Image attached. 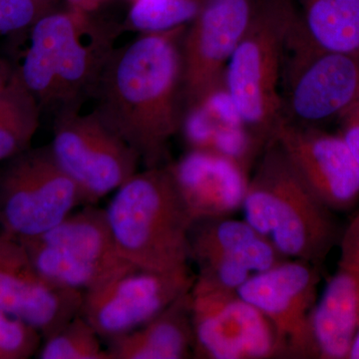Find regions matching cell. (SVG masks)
<instances>
[{
	"instance_id": "obj_1",
	"label": "cell",
	"mask_w": 359,
	"mask_h": 359,
	"mask_svg": "<svg viewBox=\"0 0 359 359\" xmlns=\"http://www.w3.org/2000/svg\"><path fill=\"white\" fill-rule=\"evenodd\" d=\"M187 25L141 33L116 47L92 98L94 111L146 168L163 166L170 141L183 124L182 40Z\"/></svg>"
},
{
	"instance_id": "obj_2",
	"label": "cell",
	"mask_w": 359,
	"mask_h": 359,
	"mask_svg": "<svg viewBox=\"0 0 359 359\" xmlns=\"http://www.w3.org/2000/svg\"><path fill=\"white\" fill-rule=\"evenodd\" d=\"M123 29L95 11L69 6L32 26L29 46L15 69L42 113L55 118L81 111L93 98Z\"/></svg>"
},
{
	"instance_id": "obj_3",
	"label": "cell",
	"mask_w": 359,
	"mask_h": 359,
	"mask_svg": "<svg viewBox=\"0 0 359 359\" xmlns=\"http://www.w3.org/2000/svg\"><path fill=\"white\" fill-rule=\"evenodd\" d=\"M105 210L118 254L135 268L169 271L189 266L195 222L168 165L137 172Z\"/></svg>"
},
{
	"instance_id": "obj_4",
	"label": "cell",
	"mask_w": 359,
	"mask_h": 359,
	"mask_svg": "<svg viewBox=\"0 0 359 359\" xmlns=\"http://www.w3.org/2000/svg\"><path fill=\"white\" fill-rule=\"evenodd\" d=\"M245 221L287 259L320 266L339 237L334 215L273 140L264 149L242 207Z\"/></svg>"
},
{
	"instance_id": "obj_5",
	"label": "cell",
	"mask_w": 359,
	"mask_h": 359,
	"mask_svg": "<svg viewBox=\"0 0 359 359\" xmlns=\"http://www.w3.org/2000/svg\"><path fill=\"white\" fill-rule=\"evenodd\" d=\"M299 16L292 0H257L226 65L224 84L245 128L264 148L283 121L280 82L285 44Z\"/></svg>"
},
{
	"instance_id": "obj_6",
	"label": "cell",
	"mask_w": 359,
	"mask_h": 359,
	"mask_svg": "<svg viewBox=\"0 0 359 359\" xmlns=\"http://www.w3.org/2000/svg\"><path fill=\"white\" fill-rule=\"evenodd\" d=\"M283 120L320 127L359 99V56L327 50L297 16L290 28L280 82Z\"/></svg>"
},
{
	"instance_id": "obj_7",
	"label": "cell",
	"mask_w": 359,
	"mask_h": 359,
	"mask_svg": "<svg viewBox=\"0 0 359 359\" xmlns=\"http://www.w3.org/2000/svg\"><path fill=\"white\" fill-rule=\"evenodd\" d=\"M85 205L50 148L28 149L0 174V229L18 240L43 235Z\"/></svg>"
},
{
	"instance_id": "obj_8",
	"label": "cell",
	"mask_w": 359,
	"mask_h": 359,
	"mask_svg": "<svg viewBox=\"0 0 359 359\" xmlns=\"http://www.w3.org/2000/svg\"><path fill=\"white\" fill-rule=\"evenodd\" d=\"M52 155L76 184L85 205H96L138 172V153L95 111L54 118Z\"/></svg>"
},
{
	"instance_id": "obj_9",
	"label": "cell",
	"mask_w": 359,
	"mask_h": 359,
	"mask_svg": "<svg viewBox=\"0 0 359 359\" xmlns=\"http://www.w3.org/2000/svg\"><path fill=\"white\" fill-rule=\"evenodd\" d=\"M189 266L173 271L133 269L84 292L80 314L103 341L134 332L193 289Z\"/></svg>"
},
{
	"instance_id": "obj_10",
	"label": "cell",
	"mask_w": 359,
	"mask_h": 359,
	"mask_svg": "<svg viewBox=\"0 0 359 359\" xmlns=\"http://www.w3.org/2000/svg\"><path fill=\"white\" fill-rule=\"evenodd\" d=\"M193 358H285L271 321L237 292L192 289Z\"/></svg>"
},
{
	"instance_id": "obj_11",
	"label": "cell",
	"mask_w": 359,
	"mask_h": 359,
	"mask_svg": "<svg viewBox=\"0 0 359 359\" xmlns=\"http://www.w3.org/2000/svg\"><path fill=\"white\" fill-rule=\"evenodd\" d=\"M256 4L257 0H203L182 40L185 112L224 83L226 65Z\"/></svg>"
},
{
	"instance_id": "obj_12",
	"label": "cell",
	"mask_w": 359,
	"mask_h": 359,
	"mask_svg": "<svg viewBox=\"0 0 359 359\" xmlns=\"http://www.w3.org/2000/svg\"><path fill=\"white\" fill-rule=\"evenodd\" d=\"M320 266L287 259L252 273L237 290L275 328L285 358H311L309 316L318 299Z\"/></svg>"
},
{
	"instance_id": "obj_13",
	"label": "cell",
	"mask_w": 359,
	"mask_h": 359,
	"mask_svg": "<svg viewBox=\"0 0 359 359\" xmlns=\"http://www.w3.org/2000/svg\"><path fill=\"white\" fill-rule=\"evenodd\" d=\"M275 140L330 211H348L358 204L359 165L339 133L283 120Z\"/></svg>"
},
{
	"instance_id": "obj_14",
	"label": "cell",
	"mask_w": 359,
	"mask_h": 359,
	"mask_svg": "<svg viewBox=\"0 0 359 359\" xmlns=\"http://www.w3.org/2000/svg\"><path fill=\"white\" fill-rule=\"evenodd\" d=\"M83 292L47 282L25 245L0 231V311L49 337L80 313Z\"/></svg>"
},
{
	"instance_id": "obj_15",
	"label": "cell",
	"mask_w": 359,
	"mask_h": 359,
	"mask_svg": "<svg viewBox=\"0 0 359 359\" xmlns=\"http://www.w3.org/2000/svg\"><path fill=\"white\" fill-rule=\"evenodd\" d=\"M168 167L194 222L231 217L242 210L250 173L235 161L190 150Z\"/></svg>"
},
{
	"instance_id": "obj_16",
	"label": "cell",
	"mask_w": 359,
	"mask_h": 359,
	"mask_svg": "<svg viewBox=\"0 0 359 359\" xmlns=\"http://www.w3.org/2000/svg\"><path fill=\"white\" fill-rule=\"evenodd\" d=\"M180 132L190 150L217 153L248 172L264 151L245 128L224 82L186 110Z\"/></svg>"
},
{
	"instance_id": "obj_17",
	"label": "cell",
	"mask_w": 359,
	"mask_h": 359,
	"mask_svg": "<svg viewBox=\"0 0 359 359\" xmlns=\"http://www.w3.org/2000/svg\"><path fill=\"white\" fill-rule=\"evenodd\" d=\"M359 323V271L339 264L309 316L311 358L347 359Z\"/></svg>"
},
{
	"instance_id": "obj_18",
	"label": "cell",
	"mask_w": 359,
	"mask_h": 359,
	"mask_svg": "<svg viewBox=\"0 0 359 359\" xmlns=\"http://www.w3.org/2000/svg\"><path fill=\"white\" fill-rule=\"evenodd\" d=\"M191 261L222 257L242 264L252 273L287 259L269 238L248 222L230 217L200 219L190 235Z\"/></svg>"
},
{
	"instance_id": "obj_19",
	"label": "cell",
	"mask_w": 359,
	"mask_h": 359,
	"mask_svg": "<svg viewBox=\"0 0 359 359\" xmlns=\"http://www.w3.org/2000/svg\"><path fill=\"white\" fill-rule=\"evenodd\" d=\"M192 290L134 332L107 342L111 359L193 358Z\"/></svg>"
},
{
	"instance_id": "obj_20",
	"label": "cell",
	"mask_w": 359,
	"mask_h": 359,
	"mask_svg": "<svg viewBox=\"0 0 359 359\" xmlns=\"http://www.w3.org/2000/svg\"><path fill=\"white\" fill-rule=\"evenodd\" d=\"M37 240L80 261L126 262L118 254L106 210L96 205L78 208ZM128 263V262H127Z\"/></svg>"
},
{
	"instance_id": "obj_21",
	"label": "cell",
	"mask_w": 359,
	"mask_h": 359,
	"mask_svg": "<svg viewBox=\"0 0 359 359\" xmlns=\"http://www.w3.org/2000/svg\"><path fill=\"white\" fill-rule=\"evenodd\" d=\"M302 25L327 50L359 56V0H292Z\"/></svg>"
},
{
	"instance_id": "obj_22",
	"label": "cell",
	"mask_w": 359,
	"mask_h": 359,
	"mask_svg": "<svg viewBox=\"0 0 359 359\" xmlns=\"http://www.w3.org/2000/svg\"><path fill=\"white\" fill-rule=\"evenodd\" d=\"M20 242L40 276L61 289L77 290L84 294L135 269L127 262L86 263L76 261L37 238Z\"/></svg>"
},
{
	"instance_id": "obj_23",
	"label": "cell",
	"mask_w": 359,
	"mask_h": 359,
	"mask_svg": "<svg viewBox=\"0 0 359 359\" xmlns=\"http://www.w3.org/2000/svg\"><path fill=\"white\" fill-rule=\"evenodd\" d=\"M42 111L14 68L13 77L0 92V162L29 149Z\"/></svg>"
},
{
	"instance_id": "obj_24",
	"label": "cell",
	"mask_w": 359,
	"mask_h": 359,
	"mask_svg": "<svg viewBox=\"0 0 359 359\" xmlns=\"http://www.w3.org/2000/svg\"><path fill=\"white\" fill-rule=\"evenodd\" d=\"M43 339L36 353L40 359H111L102 339L80 313Z\"/></svg>"
},
{
	"instance_id": "obj_25",
	"label": "cell",
	"mask_w": 359,
	"mask_h": 359,
	"mask_svg": "<svg viewBox=\"0 0 359 359\" xmlns=\"http://www.w3.org/2000/svg\"><path fill=\"white\" fill-rule=\"evenodd\" d=\"M203 0H135L127 25L141 33L161 32L189 25Z\"/></svg>"
},
{
	"instance_id": "obj_26",
	"label": "cell",
	"mask_w": 359,
	"mask_h": 359,
	"mask_svg": "<svg viewBox=\"0 0 359 359\" xmlns=\"http://www.w3.org/2000/svg\"><path fill=\"white\" fill-rule=\"evenodd\" d=\"M65 6V0H0V36L29 32L45 15Z\"/></svg>"
},
{
	"instance_id": "obj_27",
	"label": "cell",
	"mask_w": 359,
	"mask_h": 359,
	"mask_svg": "<svg viewBox=\"0 0 359 359\" xmlns=\"http://www.w3.org/2000/svg\"><path fill=\"white\" fill-rule=\"evenodd\" d=\"M42 335L27 323L0 311V359H27L41 346Z\"/></svg>"
},
{
	"instance_id": "obj_28",
	"label": "cell",
	"mask_w": 359,
	"mask_h": 359,
	"mask_svg": "<svg viewBox=\"0 0 359 359\" xmlns=\"http://www.w3.org/2000/svg\"><path fill=\"white\" fill-rule=\"evenodd\" d=\"M339 134L359 165V99L337 120Z\"/></svg>"
},
{
	"instance_id": "obj_29",
	"label": "cell",
	"mask_w": 359,
	"mask_h": 359,
	"mask_svg": "<svg viewBox=\"0 0 359 359\" xmlns=\"http://www.w3.org/2000/svg\"><path fill=\"white\" fill-rule=\"evenodd\" d=\"M341 255L339 264L359 271V214L347 226L341 238Z\"/></svg>"
},
{
	"instance_id": "obj_30",
	"label": "cell",
	"mask_w": 359,
	"mask_h": 359,
	"mask_svg": "<svg viewBox=\"0 0 359 359\" xmlns=\"http://www.w3.org/2000/svg\"><path fill=\"white\" fill-rule=\"evenodd\" d=\"M67 6L85 11H95L105 0H65Z\"/></svg>"
},
{
	"instance_id": "obj_31",
	"label": "cell",
	"mask_w": 359,
	"mask_h": 359,
	"mask_svg": "<svg viewBox=\"0 0 359 359\" xmlns=\"http://www.w3.org/2000/svg\"><path fill=\"white\" fill-rule=\"evenodd\" d=\"M13 72L14 68L11 67L4 59L0 58V92L6 88L9 80L13 77Z\"/></svg>"
},
{
	"instance_id": "obj_32",
	"label": "cell",
	"mask_w": 359,
	"mask_h": 359,
	"mask_svg": "<svg viewBox=\"0 0 359 359\" xmlns=\"http://www.w3.org/2000/svg\"><path fill=\"white\" fill-rule=\"evenodd\" d=\"M347 359H359V323L355 332H354Z\"/></svg>"
}]
</instances>
